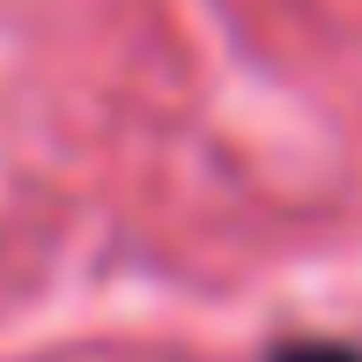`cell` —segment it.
I'll return each mask as SVG.
<instances>
[{
  "mask_svg": "<svg viewBox=\"0 0 362 362\" xmlns=\"http://www.w3.org/2000/svg\"><path fill=\"white\" fill-rule=\"evenodd\" d=\"M274 362H362L355 348H333V340H296V348H281Z\"/></svg>",
  "mask_w": 362,
  "mask_h": 362,
  "instance_id": "6da1fadb",
  "label": "cell"
}]
</instances>
